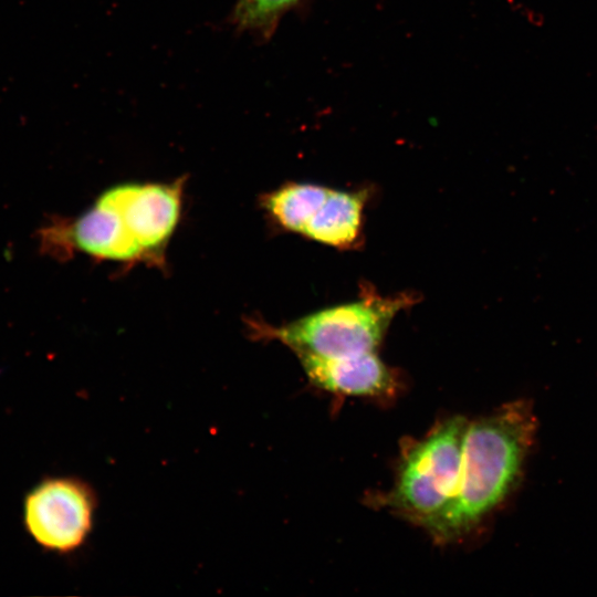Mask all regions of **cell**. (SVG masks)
<instances>
[{"mask_svg":"<svg viewBox=\"0 0 597 597\" xmlns=\"http://www.w3.org/2000/svg\"><path fill=\"white\" fill-rule=\"evenodd\" d=\"M97 496L73 475L46 476L24 495L22 524L41 549L67 555L87 542L94 527Z\"/></svg>","mask_w":597,"mask_h":597,"instance_id":"277c9868","label":"cell"},{"mask_svg":"<svg viewBox=\"0 0 597 597\" xmlns=\"http://www.w3.org/2000/svg\"><path fill=\"white\" fill-rule=\"evenodd\" d=\"M468 422L450 417L406 446L392 488L373 501L426 530L457 492Z\"/></svg>","mask_w":597,"mask_h":597,"instance_id":"7a4b0ae2","label":"cell"},{"mask_svg":"<svg viewBox=\"0 0 597 597\" xmlns=\"http://www.w3.org/2000/svg\"><path fill=\"white\" fill-rule=\"evenodd\" d=\"M366 190L329 189L315 214L306 223L302 235L337 249H350L359 242Z\"/></svg>","mask_w":597,"mask_h":597,"instance_id":"52a82bcc","label":"cell"},{"mask_svg":"<svg viewBox=\"0 0 597 597\" xmlns=\"http://www.w3.org/2000/svg\"><path fill=\"white\" fill-rule=\"evenodd\" d=\"M413 303L411 294L383 296L365 290L356 301L335 305L281 326L249 323L258 339H275L294 354L341 357L376 352L394 317Z\"/></svg>","mask_w":597,"mask_h":597,"instance_id":"3957f363","label":"cell"},{"mask_svg":"<svg viewBox=\"0 0 597 597\" xmlns=\"http://www.w3.org/2000/svg\"><path fill=\"white\" fill-rule=\"evenodd\" d=\"M310 383L328 392L368 398L392 397L399 376L376 352L341 357L295 354Z\"/></svg>","mask_w":597,"mask_h":597,"instance_id":"8992f818","label":"cell"},{"mask_svg":"<svg viewBox=\"0 0 597 597\" xmlns=\"http://www.w3.org/2000/svg\"><path fill=\"white\" fill-rule=\"evenodd\" d=\"M329 189L316 184L290 182L265 195L262 203L281 228L302 234L306 223L326 199Z\"/></svg>","mask_w":597,"mask_h":597,"instance_id":"ba28073f","label":"cell"},{"mask_svg":"<svg viewBox=\"0 0 597 597\" xmlns=\"http://www.w3.org/2000/svg\"><path fill=\"white\" fill-rule=\"evenodd\" d=\"M297 0H238L237 19L243 25H258Z\"/></svg>","mask_w":597,"mask_h":597,"instance_id":"9c48e42d","label":"cell"},{"mask_svg":"<svg viewBox=\"0 0 597 597\" xmlns=\"http://www.w3.org/2000/svg\"><path fill=\"white\" fill-rule=\"evenodd\" d=\"M535 432L526 402L504 405L491 416L468 422L457 492L426 531L439 543L470 532L507 494Z\"/></svg>","mask_w":597,"mask_h":597,"instance_id":"6da1fadb","label":"cell"},{"mask_svg":"<svg viewBox=\"0 0 597 597\" xmlns=\"http://www.w3.org/2000/svg\"><path fill=\"white\" fill-rule=\"evenodd\" d=\"M182 181L122 184L103 193L116 206L148 261L161 260L181 210Z\"/></svg>","mask_w":597,"mask_h":597,"instance_id":"5b68a950","label":"cell"}]
</instances>
